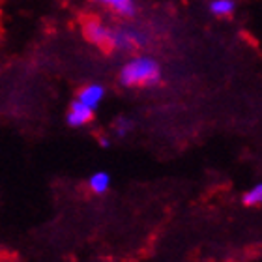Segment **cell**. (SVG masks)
Here are the masks:
<instances>
[{
  "mask_svg": "<svg viewBox=\"0 0 262 262\" xmlns=\"http://www.w3.org/2000/svg\"><path fill=\"white\" fill-rule=\"evenodd\" d=\"M159 81V64L150 56H137L120 71V82L126 86H152Z\"/></svg>",
  "mask_w": 262,
  "mask_h": 262,
  "instance_id": "6da1fadb",
  "label": "cell"
},
{
  "mask_svg": "<svg viewBox=\"0 0 262 262\" xmlns=\"http://www.w3.org/2000/svg\"><path fill=\"white\" fill-rule=\"evenodd\" d=\"M84 36H86L92 43L99 45V47H115L113 45V34L107 30V28L98 21H86L84 23Z\"/></svg>",
  "mask_w": 262,
  "mask_h": 262,
  "instance_id": "7a4b0ae2",
  "label": "cell"
},
{
  "mask_svg": "<svg viewBox=\"0 0 262 262\" xmlns=\"http://www.w3.org/2000/svg\"><path fill=\"white\" fill-rule=\"evenodd\" d=\"M94 118V109L88 107L86 103H82L81 99L73 101L70 107V113H68V124L73 127L77 126H84Z\"/></svg>",
  "mask_w": 262,
  "mask_h": 262,
  "instance_id": "3957f363",
  "label": "cell"
},
{
  "mask_svg": "<svg viewBox=\"0 0 262 262\" xmlns=\"http://www.w3.org/2000/svg\"><path fill=\"white\" fill-rule=\"evenodd\" d=\"M103 96H105V88L101 84H88V86H84L81 90L79 99H81L82 103H86L88 107L96 109L99 105V101L103 99Z\"/></svg>",
  "mask_w": 262,
  "mask_h": 262,
  "instance_id": "277c9868",
  "label": "cell"
},
{
  "mask_svg": "<svg viewBox=\"0 0 262 262\" xmlns=\"http://www.w3.org/2000/svg\"><path fill=\"white\" fill-rule=\"evenodd\" d=\"M101 4L105 6H111L115 11H118L120 15H126V17H133L137 13V6H135V0H98Z\"/></svg>",
  "mask_w": 262,
  "mask_h": 262,
  "instance_id": "5b68a950",
  "label": "cell"
},
{
  "mask_svg": "<svg viewBox=\"0 0 262 262\" xmlns=\"http://www.w3.org/2000/svg\"><path fill=\"white\" fill-rule=\"evenodd\" d=\"M109 184H111V178L107 172H96V174L90 178V187H92V191L98 193V195L107 191V189H109Z\"/></svg>",
  "mask_w": 262,
  "mask_h": 262,
  "instance_id": "8992f818",
  "label": "cell"
},
{
  "mask_svg": "<svg viewBox=\"0 0 262 262\" xmlns=\"http://www.w3.org/2000/svg\"><path fill=\"white\" fill-rule=\"evenodd\" d=\"M210 11H212L213 15H230L234 11V2L232 0H213L212 4H210Z\"/></svg>",
  "mask_w": 262,
  "mask_h": 262,
  "instance_id": "52a82bcc",
  "label": "cell"
},
{
  "mask_svg": "<svg viewBox=\"0 0 262 262\" xmlns=\"http://www.w3.org/2000/svg\"><path fill=\"white\" fill-rule=\"evenodd\" d=\"M244 204L246 206H255V204H262V184L255 186L251 191H247L244 195Z\"/></svg>",
  "mask_w": 262,
  "mask_h": 262,
  "instance_id": "ba28073f",
  "label": "cell"
},
{
  "mask_svg": "<svg viewBox=\"0 0 262 262\" xmlns=\"http://www.w3.org/2000/svg\"><path fill=\"white\" fill-rule=\"evenodd\" d=\"M127 124V122H126ZM126 124H124V120H120L118 122V126H116V133H118V135H126V131L129 129V126H126Z\"/></svg>",
  "mask_w": 262,
  "mask_h": 262,
  "instance_id": "9c48e42d",
  "label": "cell"
},
{
  "mask_svg": "<svg viewBox=\"0 0 262 262\" xmlns=\"http://www.w3.org/2000/svg\"><path fill=\"white\" fill-rule=\"evenodd\" d=\"M99 144H101V146H109V141H107V139H101V141H99Z\"/></svg>",
  "mask_w": 262,
  "mask_h": 262,
  "instance_id": "30bf717a",
  "label": "cell"
}]
</instances>
